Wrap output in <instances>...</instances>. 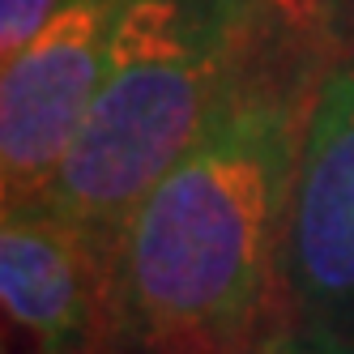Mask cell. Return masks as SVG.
<instances>
[{
	"label": "cell",
	"instance_id": "6da1fadb",
	"mask_svg": "<svg viewBox=\"0 0 354 354\" xmlns=\"http://www.w3.org/2000/svg\"><path fill=\"white\" fill-rule=\"evenodd\" d=\"M324 73L261 60L115 239V354H269L290 184Z\"/></svg>",
	"mask_w": 354,
	"mask_h": 354
},
{
	"label": "cell",
	"instance_id": "7a4b0ae2",
	"mask_svg": "<svg viewBox=\"0 0 354 354\" xmlns=\"http://www.w3.org/2000/svg\"><path fill=\"white\" fill-rule=\"evenodd\" d=\"M261 60L277 56L231 0H129L103 86L43 201L115 243Z\"/></svg>",
	"mask_w": 354,
	"mask_h": 354
},
{
	"label": "cell",
	"instance_id": "3957f363",
	"mask_svg": "<svg viewBox=\"0 0 354 354\" xmlns=\"http://www.w3.org/2000/svg\"><path fill=\"white\" fill-rule=\"evenodd\" d=\"M129 0H73L0 73V201H43L111 60Z\"/></svg>",
	"mask_w": 354,
	"mask_h": 354
},
{
	"label": "cell",
	"instance_id": "277c9868",
	"mask_svg": "<svg viewBox=\"0 0 354 354\" xmlns=\"http://www.w3.org/2000/svg\"><path fill=\"white\" fill-rule=\"evenodd\" d=\"M282 299L295 320L354 342V68L320 77L303 120L286 243Z\"/></svg>",
	"mask_w": 354,
	"mask_h": 354
},
{
	"label": "cell",
	"instance_id": "5b68a950",
	"mask_svg": "<svg viewBox=\"0 0 354 354\" xmlns=\"http://www.w3.org/2000/svg\"><path fill=\"white\" fill-rule=\"evenodd\" d=\"M0 308L26 354H115V243L47 201L5 205Z\"/></svg>",
	"mask_w": 354,
	"mask_h": 354
},
{
	"label": "cell",
	"instance_id": "8992f818",
	"mask_svg": "<svg viewBox=\"0 0 354 354\" xmlns=\"http://www.w3.org/2000/svg\"><path fill=\"white\" fill-rule=\"evenodd\" d=\"M257 26L265 47L295 68L328 73L333 56V0H231Z\"/></svg>",
	"mask_w": 354,
	"mask_h": 354
},
{
	"label": "cell",
	"instance_id": "52a82bcc",
	"mask_svg": "<svg viewBox=\"0 0 354 354\" xmlns=\"http://www.w3.org/2000/svg\"><path fill=\"white\" fill-rule=\"evenodd\" d=\"M73 0H0V64L13 60Z\"/></svg>",
	"mask_w": 354,
	"mask_h": 354
},
{
	"label": "cell",
	"instance_id": "ba28073f",
	"mask_svg": "<svg viewBox=\"0 0 354 354\" xmlns=\"http://www.w3.org/2000/svg\"><path fill=\"white\" fill-rule=\"evenodd\" d=\"M269 354H354V342L303 320H282L269 342Z\"/></svg>",
	"mask_w": 354,
	"mask_h": 354
},
{
	"label": "cell",
	"instance_id": "9c48e42d",
	"mask_svg": "<svg viewBox=\"0 0 354 354\" xmlns=\"http://www.w3.org/2000/svg\"><path fill=\"white\" fill-rule=\"evenodd\" d=\"M333 56L354 68V0H333Z\"/></svg>",
	"mask_w": 354,
	"mask_h": 354
}]
</instances>
